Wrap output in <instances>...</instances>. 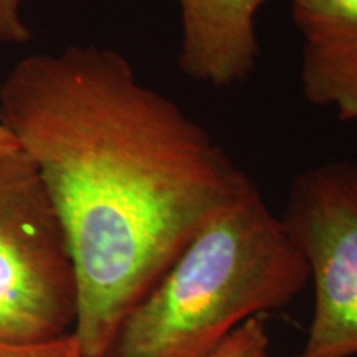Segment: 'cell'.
I'll return each instance as SVG.
<instances>
[{
  "instance_id": "1",
  "label": "cell",
  "mask_w": 357,
  "mask_h": 357,
  "mask_svg": "<svg viewBox=\"0 0 357 357\" xmlns=\"http://www.w3.org/2000/svg\"><path fill=\"white\" fill-rule=\"evenodd\" d=\"M0 124L33 160L60 217L84 357L106 354L129 310L252 182L113 48L20 60L0 84Z\"/></svg>"
},
{
  "instance_id": "2",
  "label": "cell",
  "mask_w": 357,
  "mask_h": 357,
  "mask_svg": "<svg viewBox=\"0 0 357 357\" xmlns=\"http://www.w3.org/2000/svg\"><path fill=\"white\" fill-rule=\"evenodd\" d=\"M307 281L283 220L250 182L129 310L102 357H204L247 319L287 306Z\"/></svg>"
},
{
  "instance_id": "3",
  "label": "cell",
  "mask_w": 357,
  "mask_h": 357,
  "mask_svg": "<svg viewBox=\"0 0 357 357\" xmlns=\"http://www.w3.org/2000/svg\"><path fill=\"white\" fill-rule=\"evenodd\" d=\"M78 293L68 242L33 160L0 158V341L35 344L73 333Z\"/></svg>"
},
{
  "instance_id": "4",
  "label": "cell",
  "mask_w": 357,
  "mask_h": 357,
  "mask_svg": "<svg viewBox=\"0 0 357 357\" xmlns=\"http://www.w3.org/2000/svg\"><path fill=\"white\" fill-rule=\"evenodd\" d=\"M314 287V312L293 357L357 356V162L333 160L293 181L283 217Z\"/></svg>"
},
{
  "instance_id": "5",
  "label": "cell",
  "mask_w": 357,
  "mask_h": 357,
  "mask_svg": "<svg viewBox=\"0 0 357 357\" xmlns=\"http://www.w3.org/2000/svg\"><path fill=\"white\" fill-rule=\"evenodd\" d=\"M306 101L357 121V0H291Z\"/></svg>"
},
{
  "instance_id": "6",
  "label": "cell",
  "mask_w": 357,
  "mask_h": 357,
  "mask_svg": "<svg viewBox=\"0 0 357 357\" xmlns=\"http://www.w3.org/2000/svg\"><path fill=\"white\" fill-rule=\"evenodd\" d=\"M182 43L178 68L213 86L243 82L260 56L257 13L268 0H178Z\"/></svg>"
},
{
  "instance_id": "7",
  "label": "cell",
  "mask_w": 357,
  "mask_h": 357,
  "mask_svg": "<svg viewBox=\"0 0 357 357\" xmlns=\"http://www.w3.org/2000/svg\"><path fill=\"white\" fill-rule=\"evenodd\" d=\"M204 357H270V336L263 314L235 328Z\"/></svg>"
},
{
  "instance_id": "8",
  "label": "cell",
  "mask_w": 357,
  "mask_h": 357,
  "mask_svg": "<svg viewBox=\"0 0 357 357\" xmlns=\"http://www.w3.org/2000/svg\"><path fill=\"white\" fill-rule=\"evenodd\" d=\"M78 341L73 333L63 337L35 344H12L0 341V357H82Z\"/></svg>"
},
{
  "instance_id": "9",
  "label": "cell",
  "mask_w": 357,
  "mask_h": 357,
  "mask_svg": "<svg viewBox=\"0 0 357 357\" xmlns=\"http://www.w3.org/2000/svg\"><path fill=\"white\" fill-rule=\"evenodd\" d=\"M24 0H0V40L25 43L30 40V29L22 19L20 7Z\"/></svg>"
},
{
  "instance_id": "10",
  "label": "cell",
  "mask_w": 357,
  "mask_h": 357,
  "mask_svg": "<svg viewBox=\"0 0 357 357\" xmlns=\"http://www.w3.org/2000/svg\"><path fill=\"white\" fill-rule=\"evenodd\" d=\"M17 149H19V144H17L15 139H13L12 134L8 132L2 124H0V158H2V155L10 154Z\"/></svg>"
},
{
  "instance_id": "11",
  "label": "cell",
  "mask_w": 357,
  "mask_h": 357,
  "mask_svg": "<svg viewBox=\"0 0 357 357\" xmlns=\"http://www.w3.org/2000/svg\"><path fill=\"white\" fill-rule=\"evenodd\" d=\"M82 357H84V356H82Z\"/></svg>"
}]
</instances>
